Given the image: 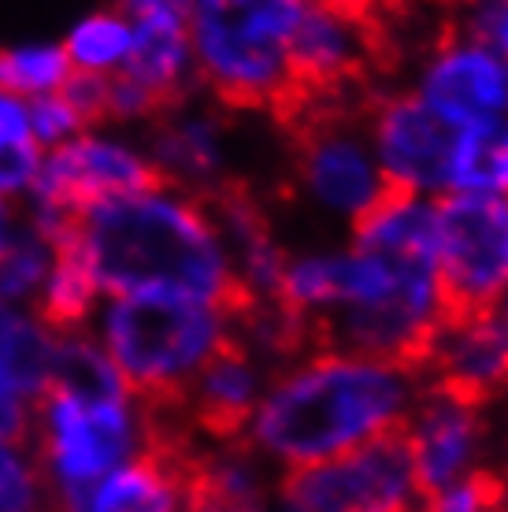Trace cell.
<instances>
[{
	"instance_id": "obj_36",
	"label": "cell",
	"mask_w": 508,
	"mask_h": 512,
	"mask_svg": "<svg viewBox=\"0 0 508 512\" xmlns=\"http://www.w3.org/2000/svg\"><path fill=\"white\" fill-rule=\"evenodd\" d=\"M197 512H275L271 505H242V509H197Z\"/></svg>"
},
{
	"instance_id": "obj_8",
	"label": "cell",
	"mask_w": 508,
	"mask_h": 512,
	"mask_svg": "<svg viewBox=\"0 0 508 512\" xmlns=\"http://www.w3.org/2000/svg\"><path fill=\"white\" fill-rule=\"evenodd\" d=\"M420 483L401 435L279 472L271 490L275 512H416Z\"/></svg>"
},
{
	"instance_id": "obj_1",
	"label": "cell",
	"mask_w": 508,
	"mask_h": 512,
	"mask_svg": "<svg viewBox=\"0 0 508 512\" xmlns=\"http://www.w3.org/2000/svg\"><path fill=\"white\" fill-rule=\"evenodd\" d=\"M349 231V245L338 249L334 305L316 327L334 349L420 368L453 312L438 271L434 201L386 193Z\"/></svg>"
},
{
	"instance_id": "obj_13",
	"label": "cell",
	"mask_w": 508,
	"mask_h": 512,
	"mask_svg": "<svg viewBox=\"0 0 508 512\" xmlns=\"http://www.w3.org/2000/svg\"><path fill=\"white\" fill-rule=\"evenodd\" d=\"M156 179L171 182L178 190L197 193L204 201H216L230 186V123L216 101H186L164 108L160 116L141 130Z\"/></svg>"
},
{
	"instance_id": "obj_16",
	"label": "cell",
	"mask_w": 508,
	"mask_h": 512,
	"mask_svg": "<svg viewBox=\"0 0 508 512\" xmlns=\"http://www.w3.org/2000/svg\"><path fill=\"white\" fill-rule=\"evenodd\" d=\"M434 386L468 401H490L508 390V334L494 312H449L423 353Z\"/></svg>"
},
{
	"instance_id": "obj_19",
	"label": "cell",
	"mask_w": 508,
	"mask_h": 512,
	"mask_svg": "<svg viewBox=\"0 0 508 512\" xmlns=\"http://www.w3.org/2000/svg\"><path fill=\"white\" fill-rule=\"evenodd\" d=\"M60 331L34 308L0 305V435H30L34 405L56 364Z\"/></svg>"
},
{
	"instance_id": "obj_22",
	"label": "cell",
	"mask_w": 508,
	"mask_h": 512,
	"mask_svg": "<svg viewBox=\"0 0 508 512\" xmlns=\"http://www.w3.org/2000/svg\"><path fill=\"white\" fill-rule=\"evenodd\" d=\"M275 468L245 446L242 438H219V446L193 464L197 509H242L264 505L275 490Z\"/></svg>"
},
{
	"instance_id": "obj_7",
	"label": "cell",
	"mask_w": 508,
	"mask_h": 512,
	"mask_svg": "<svg viewBox=\"0 0 508 512\" xmlns=\"http://www.w3.org/2000/svg\"><path fill=\"white\" fill-rule=\"evenodd\" d=\"M156 182L145 134L115 123H93L71 141L41 153L34 190L23 201L26 219L64 245L82 212L130 197Z\"/></svg>"
},
{
	"instance_id": "obj_5",
	"label": "cell",
	"mask_w": 508,
	"mask_h": 512,
	"mask_svg": "<svg viewBox=\"0 0 508 512\" xmlns=\"http://www.w3.org/2000/svg\"><path fill=\"white\" fill-rule=\"evenodd\" d=\"M86 331L119 379L153 405H178L208 360L238 334V305L178 294L104 297Z\"/></svg>"
},
{
	"instance_id": "obj_9",
	"label": "cell",
	"mask_w": 508,
	"mask_h": 512,
	"mask_svg": "<svg viewBox=\"0 0 508 512\" xmlns=\"http://www.w3.org/2000/svg\"><path fill=\"white\" fill-rule=\"evenodd\" d=\"M438 271L453 312H490L508 290V197L445 193L434 201Z\"/></svg>"
},
{
	"instance_id": "obj_20",
	"label": "cell",
	"mask_w": 508,
	"mask_h": 512,
	"mask_svg": "<svg viewBox=\"0 0 508 512\" xmlns=\"http://www.w3.org/2000/svg\"><path fill=\"white\" fill-rule=\"evenodd\" d=\"M267 375H271V368L264 360L249 353L245 346H238V342H230L223 353H216L197 372V379L190 383V390L182 394L178 405H186L193 420L208 427L212 435L234 438L242 435L245 420L260 405Z\"/></svg>"
},
{
	"instance_id": "obj_25",
	"label": "cell",
	"mask_w": 508,
	"mask_h": 512,
	"mask_svg": "<svg viewBox=\"0 0 508 512\" xmlns=\"http://www.w3.org/2000/svg\"><path fill=\"white\" fill-rule=\"evenodd\" d=\"M75 78L60 38H15L0 45V90L23 104L67 90Z\"/></svg>"
},
{
	"instance_id": "obj_15",
	"label": "cell",
	"mask_w": 508,
	"mask_h": 512,
	"mask_svg": "<svg viewBox=\"0 0 508 512\" xmlns=\"http://www.w3.org/2000/svg\"><path fill=\"white\" fill-rule=\"evenodd\" d=\"M115 4L123 8L134 34L123 78L149 93L160 112L193 97L197 71H193L186 0H115Z\"/></svg>"
},
{
	"instance_id": "obj_32",
	"label": "cell",
	"mask_w": 508,
	"mask_h": 512,
	"mask_svg": "<svg viewBox=\"0 0 508 512\" xmlns=\"http://www.w3.org/2000/svg\"><path fill=\"white\" fill-rule=\"evenodd\" d=\"M464 34L508 60V0H464Z\"/></svg>"
},
{
	"instance_id": "obj_37",
	"label": "cell",
	"mask_w": 508,
	"mask_h": 512,
	"mask_svg": "<svg viewBox=\"0 0 508 512\" xmlns=\"http://www.w3.org/2000/svg\"><path fill=\"white\" fill-rule=\"evenodd\" d=\"M497 512H508V490H505V498H501V505H497Z\"/></svg>"
},
{
	"instance_id": "obj_10",
	"label": "cell",
	"mask_w": 508,
	"mask_h": 512,
	"mask_svg": "<svg viewBox=\"0 0 508 512\" xmlns=\"http://www.w3.org/2000/svg\"><path fill=\"white\" fill-rule=\"evenodd\" d=\"M297 190L319 216L353 227L390 193L371 153L368 127L356 116L308 119L293 156Z\"/></svg>"
},
{
	"instance_id": "obj_17",
	"label": "cell",
	"mask_w": 508,
	"mask_h": 512,
	"mask_svg": "<svg viewBox=\"0 0 508 512\" xmlns=\"http://www.w3.org/2000/svg\"><path fill=\"white\" fill-rule=\"evenodd\" d=\"M371 19L308 0L290 45V67L297 101L349 86L371 60Z\"/></svg>"
},
{
	"instance_id": "obj_24",
	"label": "cell",
	"mask_w": 508,
	"mask_h": 512,
	"mask_svg": "<svg viewBox=\"0 0 508 512\" xmlns=\"http://www.w3.org/2000/svg\"><path fill=\"white\" fill-rule=\"evenodd\" d=\"M449 193L508 197V116L457 127L449 156Z\"/></svg>"
},
{
	"instance_id": "obj_27",
	"label": "cell",
	"mask_w": 508,
	"mask_h": 512,
	"mask_svg": "<svg viewBox=\"0 0 508 512\" xmlns=\"http://www.w3.org/2000/svg\"><path fill=\"white\" fill-rule=\"evenodd\" d=\"M104 301L97 279L89 275V268L78 260L71 249L60 245V253L52 260L49 279L38 294V312L41 320L56 327V331H86V323L93 320L97 305Z\"/></svg>"
},
{
	"instance_id": "obj_4",
	"label": "cell",
	"mask_w": 508,
	"mask_h": 512,
	"mask_svg": "<svg viewBox=\"0 0 508 512\" xmlns=\"http://www.w3.org/2000/svg\"><path fill=\"white\" fill-rule=\"evenodd\" d=\"M30 446L64 501L160 446V405L130 390L89 331H60L56 364L34 405Z\"/></svg>"
},
{
	"instance_id": "obj_6",
	"label": "cell",
	"mask_w": 508,
	"mask_h": 512,
	"mask_svg": "<svg viewBox=\"0 0 508 512\" xmlns=\"http://www.w3.org/2000/svg\"><path fill=\"white\" fill-rule=\"evenodd\" d=\"M305 8L308 0H186L197 90L219 108H293L290 45Z\"/></svg>"
},
{
	"instance_id": "obj_30",
	"label": "cell",
	"mask_w": 508,
	"mask_h": 512,
	"mask_svg": "<svg viewBox=\"0 0 508 512\" xmlns=\"http://www.w3.org/2000/svg\"><path fill=\"white\" fill-rule=\"evenodd\" d=\"M0 512H56V498L26 435H0Z\"/></svg>"
},
{
	"instance_id": "obj_34",
	"label": "cell",
	"mask_w": 508,
	"mask_h": 512,
	"mask_svg": "<svg viewBox=\"0 0 508 512\" xmlns=\"http://www.w3.org/2000/svg\"><path fill=\"white\" fill-rule=\"evenodd\" d=\"M316 4H331V8H342V12H356V15H368L375 12L379 0H316Z\"/></svg>"
},
{
	"instance_id": "obj_31",
	"label": "cell",
	"mask_w": 508,
	"mask_h": 512,
	"mask_svg": "<svg viewBox=\"0 0 508 512\" xmlns=\"http://www.w3.org/2000/svg\"><path fill=\"white\" fill-rule=\"evenodd\" d=\"M505 483L490 472H475L468 479L445 483L438 490H423L416 512H497L505 498Z\"/></svg>"
},
{
	"instance_id": "obj_26",
	"label": "cell",
	"mask_w": 508,
	"mask_h": 512,
	"mask_svg": "<svg viewBox=\"0 0 508 512\" xmlns=\"http://www.w3.org/2000/svg\"><path fill=\"white\" fill-rule=\"evenodd\" d=\"M26 116H30V134L41 145V153L56 149L93 123H104V82L75 75L67 82V90L26 104Z\"/></svg>"
},
{
	"instance_id": "obj_12",
	"label": "cell",
	"mask_w": 508,
	"mask_h": 512,
	"mask_svg": "<svg viewBox=\"0 0 508 512\" xmlns=\"http://www.w3.org/2000/svg\"><path fill=\"white\" fill-rule=\"evenodd\" d=\"M397 435L408 449V461H412L420 490H438L445 483L486 472L483 405L453 394L445 386L420 390L405 427Z\"/></svg>"
},
{
	"instance_id": "obj_21",
	"label": "cell",
	"mask_w": 508,
	"mask_h": 512,
	"mask_svg": "<svg viewBox=\"0 0 508 512\" xmlns=\"http://www.w3.org/2000/svg\"><path fill=\"white\" fill-rule=\"evenodd\" d=\"M216 219L223 227V238L230 245V260H234V279H238V301L253 305V301H275L279 290V275L286 264V249L275 242V234L267 227L264 212L238 193H219Z\"/></svg>"
},
{
	"instance_id": "obj_23",
	"label": "cell",
	"mask_w": 508,
	"mask_h": 512,
	"mask_svg": "<svg viewBox=\"0 0 508 512\" xmlns=\"http://www.w3.org/2000/svg\"><path fill=\"white\" fill-rule=\"evenodd\" d=\"M71 71L78 78H97V82H112L115 75H123V67L130 60V23L119 4H93L86 12H78L60 34Z\"/></svg>"
},
{
	"instance_id": "obj_28",
	"label": "cell",
	"mask_w": 508,
	"mask_h": 512,
	"mask_svg": "<svg viewBox=\"0 0 508 512\" xmlns=\"http://www.w3.org/2000/svg\"><path fill=\"white\" fill-rule=\"evenodd\" d=\"M60 253V242L52 234L38 231L30 219L23 231L15 234L8 249L0 253V305L34 308L45 279H49L52 260Z\"/></svg>"
},
{
	"instance_id": "obj_33",
	"label": "cell",
	"mask_w": 508,
	"mask_h": 512,
	"mask_svg": "<svg viewBox=\"0 0 508 512\" xmlns=\"http://www.w3.org/2000/svg\"><path fill=\"white\" fill-rule=\"evenodd\" d=\"M23 223H26L23 205H15V201H4V197H0V253L8 249V242H12L15 234L23 231Z\"/></svg>"
},
{
	"instance_id": "obj_3",
	"label": "cell",
	"mask_w": 508,
	"mask_h": 512,
	"mask_svg": "<svg viewBox=\"0 0 508 512\" xmlns=\"http://www.w3.org/2000/svg\"><path fill=\"white\" fill-rule=\"evenodd\" d=\"M64 249L82 260L104 297L178 294L242 305L230 245L212 201L171 182L82 212L67 227Z\"/></svg>"
},
{
	"instance_id": "obj_29",
	"label": "cell",
	"mask_w": 508,
	"mask_h": 512,
	"mask_svg": "<svg viewBox=\"0 0 508 512\" xmlns=\"http://www.w3.org/2000/svg\"><path fill=\"white\" fill-rule=\"evenodd\" d=\"M41 167V145L30 134L26 104L0 90V197L23 205Z\"/></svg>"
},
{
	"instance_id": "obj_2",
	"label": "cell",
	"mask_w": 508,
	"mask_h": 512,
	"mask_svg": "<svg viewBox=\"0 0 508 512\" xmlns=\"http://www.w3.org/2000/svg\"><path fill=\"white\" fill-rule=\"evenodd\" d=\"M420 390L412 364L323 346L271 368L238 438L275 472H293L397 435Z\"/></svg>"
},
{
	"instance_id": "obj_18",
	"label": "cell",
	"mask_w": 508,
	"mask_h": 512,
	"mask_svg": "<svg viewBox=\"0 0 508 512\" xmlns=\"http://www.w3.org/2000/svg\"><path fill=\"white\" fill-rule=\"evenodd\" d=\"M56 512H197L193 464L160 442L93 487L56 501Z\"/></svg>"
},
{
	"instance_id": "obj_11",
	"label": "cell",
	"mask_w": 508,
	"mask_h": 512,
	"mask_svg": "<svg viewBox=\"0 0 508 512\" xmlns=\"http://www.w3.org/2000/svg\"><path fill=\"white\" fill-rule=\"evenodd\" d=\"M364 127L390 193H412L427 201L449 193V156L457 127L434 116L416 93H386L371 104Z\"/></svg>"
},
{
	"instance_id": "obj_14",
	"label": "cell",
	"mask_w": 508,
	"mask_h": 512,
	"mask_svg": "<svg viewBox=\"0 0 508 512\" xmlns=\"http://www.w3.org/2000/svg\"><path fill=\"white\" fill-rule=\"evenodd\" d=\"M412 93L449 127L508 116V60L460 30L427 52Z\"/></svg>"
},
{
	"instance_id": "obj_35",
	"label": "cell",
	"mask_w": 508,
	"mask_h": 512,
	"mask_svg": "<svg viewBox=\"0 0 508 512\" xmlns=\"http://www.w3.org/2000/svg\"><path fill=\"white\" fill-rule=\"evenodd\" d=\"M490 312H494L497 323H501V327H505V334H508V290H505L501 297H497V305L490 308Z\"/></svg>"
}]
</instances>
